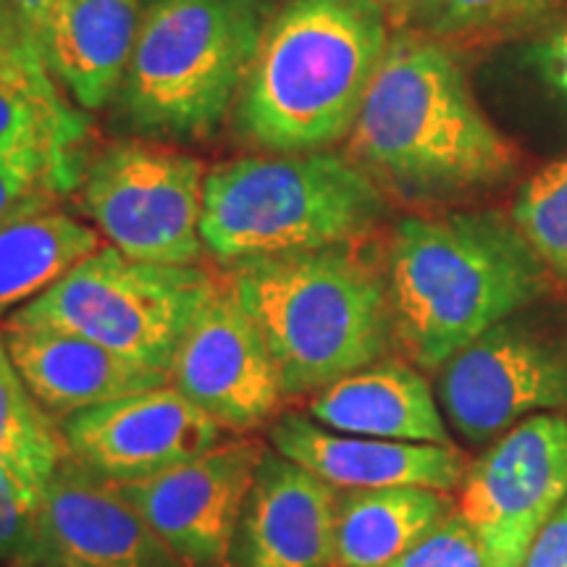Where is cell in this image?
Wrapping results in <instances>:
<instances>
[{"label":"cell","instance_id":"1","mask_svg":"<svg viewBox=\"0 0 567 567\" xmlns=\"http://www.w3.org/2000/svg\"><path fill=\"white\" fill-rule=\"evenodd\" d=\"M389 42L379 0L276 6L234 103V130L271 155L331 151L350 137Z\"/></svg>","mask_w":567,"mask_h":567},{"label":"cell","instance_id":"2","mask_svg":"<svg viewBox=\"0 0 567 567\" xmlns=\"http://www.w3.org/2000/svg\"><path fill=\"white\" fill-rule=\"evenodd\" d=\"M384 276L394 350L421 371H439L547 289V268L499 213L402 218Z\"/></svg>","mask_w":567,"mask_h":567},{"label":"cell","instance_id":"3","mask_svg":"<svg viewBox=\"0 0 567 567\" xmlns=\"http://www.w3.org/2000/svg\"><path fill=\"white\" fill-rule=\"evenodd\" d=\"M350 155L375 182L417 200L507 179L517 153L484 116L439 38L396 34L350 132Z\"/></svg>","mask_w":567,"mask_h":567},{"label":"cell","instance_id":"4","mask_svg":"<svg viewBox=\"0 0 567 567\" xmlns=\"http://www.w3.org/2000/svg\"><path fill=\"white\" fill-rule=\"evenodd\" d=\"M224 279L264 334L287 402L394 350L386 276L354 245L239 260Z\"/></svg>","mask_w":567,"mask_h":567},{"label":"cell","instance_id":"5","mask_svg":"<svg viewBox=\"0 0 567 567\" xmlns=\"http://www.w3.org/2000/svg\"><path fill=\"white\" fill-rule=\"evenodd\" d=\"M274 0H147L116 122L145 140H205L234 111Z\"/></svg>","mask_w":567,"mask_h":567},{"label":"cell","instance_id":"6","mask_svg":"<svg viewBox=\"0 0 567 567\" xmlns=\"http://www.w3.org/2000/svg\"><path fill=\"white\" fill-rule=\"evenodd\" d=\"M379 182L334 151L252 155L205 174L203 245L218 266L358 245L381 218Z\"/></svg>","mask_w":567,"mask_h":567},{"label":"cell","instance_id":"7","mask_svg":"<svg viewBox=\"0 0 567 567\" xmlns=\"http://www.w3.org/2000/svg\"><path fill=\"white\" fill-rule=\"evenodd\" d=\"M218 284L221 279L200 264H145L101 245L45 292L6 316L0 329L69 331L168 373L176 347Z\"/></svg>","mask_w":567,"mask_h":567},{"label":"cell","instance_id":"8","mask_svg":"<svg viewBox=\"0 0 567 567\" xmlns=\"http://www.w3.org/2000/svg\"><path fill=\"white\" fill-rule=\"evenodd\" d=\"M205 168L193 155L147 142H116L87 161L80 210L126 258L197 266Z\"/></svg>","mask_w":567,"mask_h":567},{"label":"cell","instance_id":"9","mask_svg":"<svg viewBox=\"0 0 567 567\" xmlns=\"http://www.w3.org/2000/svg\"><path fill=\"white\" fill-rule=\"evenodd\" d=\"M520 313L439 368V408L465 442L492 444L530 415L567 408V334Z\"/></svg>","mask_w":567,"mask_h":567},{"label":"cell","instance_id":"10","mask_svg":"<svg viewBox=\"0 0 567 567\" xmlns=\"http://www.w3.org/2000/svg\"><path fill=\"white\" fill-rule=\"evenodd\" d=\"M565 499L567 421L542 413L513 425L467 465L457 513L484 536L496 565L523 567Z\"/></svg>","mask_w":567,"mask_h":567},{"label":"cell","instance_id":"11","mask_svg":"<svg viewBox=\"0 0 567 567\" xmlns=\"http://www.w3.org/2000/svg\"><path fill=\"white\" fill-rule=\"evenodd\" d=\"M168 384L237 436L268 429L287 405L271 350L226 279L176 347Z\"/></svg>","mask_w":567,"mask_h":567},{"label":"cell","instance_id":"12","mask_svg":"<svg viewBox=\"0 0 567 567\" xmlns=\"http://www.w3.org/2000/svg\"><path fill=\"white\" fill-rule=\"evenodd\" d=\"M69 457L111 484H140L203 457L226 431L172 384L82 410L59 423Z\"/></svg>","mask_w":567,"mask_h":567},{"label":"cell","instance_id":"13","mask_svg":"<svg viewBox=\"0 0 567 567\" xmlns=\"http://www.w3.org/2000/svg\"><path fill=\"white\" fill-rule=\"evenodd\" d=\"M268 444L258 439L221 442L203 457L151 481L118 486L132 507L182 563L226 567L255 471Z\"/></svg>","mask_w":567,"mask_h":567},{"label":"cell","instance_id":"14","mask_svg":"<svg viewBox=\"0 0 567 567\" xmlns=\"http://www.w3.org/2000/svg\"><path fill=\"white\" fill-rule=\"evenodd\" d=\"M38 567H189L116 484L66 457L40 499Z\"/></svg>","mask_w":567,"mask_h":567},{"label":"cell","instance_id":"15","mask_svg":"<svg viewBox=\"0 0 567 567\" xmlns=\"http://www.w3.org/2000/svg\"><path fill=\"white\" fill-rule=\"evenodd\" d=\"M268 446L337 492L421 486L450 494L460 488L467 471V460L455 444L339 434L297 410H284L268 425Z\"/></svg>","mask_w":567,"mask_h":567},{"label":"cell","instance_id":"16","mask_svg":"<svg viewBox=\"0 0 567 567\" xmlns=\"http://www.w3.org/2000/svg\"><path fill=\"white\" fill-rule=\"evenodd\" d=\"M339 492L268 446L226 567H331Z\"/></svg>","mask_w":567,"mask_h":567},{"label":"cell","instance_id":"17","mask_svg":"<svg viewBox=\"0 0 567 567\" xmlns=\"http://www.w3.org/2000/svg\"><path fill=\"white\" fill-rule=\"evenodd\" d=\"M34 402L61 423L82 410L168 384L166 371L132 363L90 339L55 329H0Z\"/></svg>","mask_w":567,"mask_h":567},{"label":"cell","instance_id":"18","mask_svg":"<svg viewBox=\"0 0 567 567\" xmlns=\"http://www.w3.org/2000/svg\"><path fill=\"white\" fill-rule=\"evenodd\" d=\"M305 413L339 434L452 444L434 386L421 368L392 354L316 392Z\"/></svg>","mask_w":567,"mask_h":567},{"label":"cell","instance_id":"19","mask_svg":"<svg viewBox=\"0 0 567 567\" xmlns=\"http://www.w3.org/2000/svg\"><path fill=\"white\" fill-rule=\"evenodd\" d=\"M142 19L140 0H63L40 38L53 82L84 111L113 103L130 66Z\"/></svg>","mask_w":567,"mask_h":567},{"label":"cell","instance_id":"20","mask_svg":"<svg viewBox=\"0 0 567 567\" xmlns=\"http://www.w3.org/2000/svg\"><path fill=\"white\" fill-rule=\"evenodd\" d=\"M455 507L446 492L421 486L339 492L331 567H389Z\"/></svg>","mask_w":567,"mask_h":567},{"label":"cell","instance_id":"21","mask_svg":"<svg viewBox=\"0 0 567 567\" xmlns=\"http://www.w3.org/2000/svg\"><path fill=\"white\" fill-rule=\"evenodd\" d=\"M101 234L63 208L0 226V321L101 247Z\"/></svg>","mask_w":567,"mask_h":567},{"label":"cell","instance_id":"22","mask_svg":"<svg viewBox=\"0 0 567 567\" xmlns=\"http://www.w3.org/2000/svg\"><path fill=\"white\" fill-rule=\"evenodd\" d=\"M66 457L59 423L34 402L0 331V465L21 486L42 496Z\"/></svg>","mask_w":567,"mask_h":567},{"label":"cell","instance_id":"23","mask_svg":"<svg viewBox=\"0 0 567 567\" xmlns=\"http://www.w3.org/2000/svg\"><path fill=\"white\" fill-rule=\"evenodd\" d=\"M87 122L63 95L0 82V158L84 155Z\"/></svg>","mask_w":567,"mask_h":567},{"label":"cell","instance_id":"24","mask_svg":"<svg viewBox=\"0 0 567 567\" xmlns=\"http://www.w3.org/2000/svg\"><path fill=\"white\" fill-rule=\"evenodd\" d=\"M509 221L551 276L567 281V155L530 176Z\"/></svg>","mask_w":567,"mask_h":567},{"label":"cell","instance_id":"25","mask_svg":"<svg viewBox=\"0 0 567 567\" xmlns=\"http://www.w3.org/2000/svg\"><path fill=\"white\" fill-rule=\"evenodd\" d=\"M87 155H19L0 158V226L61 208L80 193Z\"/></svg>","mask_w":567,"mask_h":567},{"label":"cell","instance_id":"26","mask_svg":"<svg viewBox=\"0 0 567 567\" xmlns=\"http://www.w3.org/2000/svg\"><path fill=\"white\" fill-rule=\"evenodd\" d=\"M559 0H446L429 27L434 38H492L520 32L542 21Z\"/></svg>","mask_w":567,"mask_h":567},{"label":"cell","instance_id":"27","mask_svg":"<svg viewBox=\"0 0 567 567\" xmlns=\"http://www.w3.org/2000/svg\"><path fill=\"white\" fill-rule=\"evenodd\" d=\"M389 567H499L478 534L457 507L436 523L413 549H408Z\"/></svg>","mask_w":567,"mask_h":567},{"label":"cell","instance_id":"28","mask_svg":"<svg viewBox=\"0 0 567 567\" xmlns=\"http://www.w3.org/2000/svg\"><path fill=\"white\" fill-rule=\"evenodd\" d=\"M40 499L0 465V563L38 567L40 563Z\"/></svg>","mask_w":567,"mask_h":567},{"label":"cell","instance_id":"29","mask_svg":"<svg viewBox=\"0 0 567 567\" xmlns=\"http://www.w3.org/2000/svg\"><path fill=\"white\" fill-rule=\"evenodd\" d=\"M0 82L21 84L45 95H61L11 0H0Z\"/></svg>","mask_w":567,"mask_h":567},{"label":"cell","instance_id":"30","mask_svg":"<svg viewBox=\"0 0 567 567\" xmlns=\"http://www.w3.org/2000/svg\"><path fill=\"white\" fill-rule=\"evenodd\" d=\"M523 567H567V502L538 530Z\"/></svg>","mask_w":567,"mask_h":567},{"label":"cell","instance_id":"31","mask_svg":"<svg viewBox=\"0 0 567 567\" xmlns=\"http://www.w3.org/2000/svg\"><path fill=\"white\" fill-rule=\"evenodd\" d=\"M534 63L542 71L549 87H555L567 101V21L551 30L547 38L536 45Z\"/></svg>","mask_w":567,"mask_h":567},{"label":"cell","instance_id":"32","mask_svg":"<svg viewBox=\"0 0 567 567\" xmlns=\"http://www.w3.org/2000/svg\"><path fill=\"white\" fill-rule=\"evenodd\" d=\"M11 3H13V9H17L27 34L32 38L34 48H38L42 32H45V27H48V21H51L55 9H59L63 0H11Z\"/></svg>","mask_w":567,"mask_h":567},{"label":"cell","instance_id":"33","mask_svg":"<svg viewBox=\"0 0 567 567\" xmlns=\"http://www.w3.org/2000/svg\"><path fill=\"white\" fill-rule=\"evenodd\" d=\"M446 0H413L408 17H415L423 27H431L439 19V13L444 11Z\"/></svg>","mask_w":567,"mask_h":567},{"label":"cell","instance_id":"34","mask_svg":"<svg viewBox=\"0 0 567 567\" xmlns=\"http://www.w3.org/2000/svg\"><path fill=\"white\" fill-rule=\"evenodd\" d=\"M381 6H384L386 11H394V13H400V17H408V11H410V6H413V0H379Z\"/></svg>","mask_w":567,"mask_h":567}]
</instances>
